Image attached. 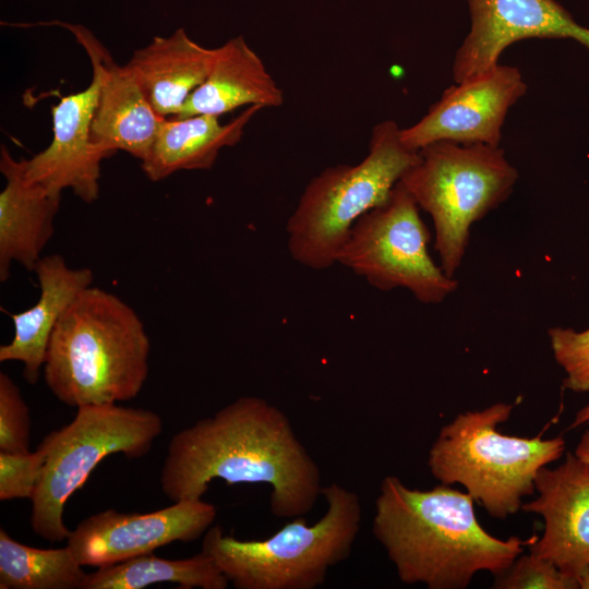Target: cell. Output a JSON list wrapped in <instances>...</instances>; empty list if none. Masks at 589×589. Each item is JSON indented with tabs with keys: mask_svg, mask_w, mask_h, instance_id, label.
<instances>
[{
	"mask_svg": "<svg viewBox=\"0 0 589 589\" xmlns=\"http://www.w3.org/2000/svg\"><path fill=\"white\" fill-rule=\"evenodd\" d=\"M574 453L581 460L589 462V429L582 433Z\"/></svg>",
	"mask_w": 589,
	"mask_h": 589,
	"instance_id": "27",
	"label": "cell"
},
{
	"mask_svg": "<svg viewBox=\"0 0 589 589\" xmlns=\"http://www.w3.org/2000/svg\"><path fill=\"white\" fill-rule=\"evenodd\" d=\"M31 416L15 382L0 373V452H28Z\"/></svg>",
	"mask_w": 589,
	"mask_h": 589,
	"instance_id": "25",
	"label": "cell"
},
{
	"mask_svg": "<svg viewBox=\"0 0 589 589\" xmlns=\"http://www.w3.org/2000/svg\"><path fill=\"white\" fill-rule=\"evenodd\" d=\"M34 272L39 298L29 309L12 314L14 335L0 347V361L24 364V377L29 384L38 381L53 329L74 299L92 286L91 268H73L60 254L43 256Z\"/></svg>",
	"mask_w": 589,
	"mask_h": 589,
	"instance_id": "16",
	"label": "cell"
},
{
	"mask_svg": "<svg viewBox=\"0 0 589 589\" xmlns=\"http://www.w3.org/2000/svg\"><path fill=\"white\" fill-rule=\"evenodd\" d=\"M527 92L519 69L497 64L446 88L417 123L400 129L412 151L437 141L498 146L509 108Z\"/></svg>",
	"mask_w": 589,
	"mask_h": 589,
	"instance_id": "11",
	"label": "cell"
},
{
	"mask_svg": "<svg viewBox=\"0 0 589 589\" xmlns=\"http://www.w3.org/2000/svg\"><path fill=\"white\" fill-rule=\"evenodd\" d=\"M496 589H579L578 581L533 553L520 554L502 574L495 576Z\"/></svg>",
	"mask_w": 589,
	"mask_h": 589,
	"instance_id": "24",
	"label": "cell"
},
{
	"mask_svg": "<svg viewBox=\"0 0 589 589\" xmlns=\"http://www.w3.org/2000/svg\"><path fill=\"white\" fill-rule=\"evenodd\" d=\"M263 109L249 106L227 123L218 116L194 115L163 118L147 156L141 161L151 181L181 170L211 169L225 147L236 145L248 123Z\"/></svg>",
	"mask_w": 589,
	"mask_h": 589,
	"instance_id": "20",
	"label": "cell"
},
{
	"mask_svg": "<svg viewBox=\"0 0 589 589\" xmlns=\"http://www.w3.org/2000/svg\"><path fill=\"white\" fill-rule=\"evenodd\" d=\"M156 584H176L187 589H226L229 580L203 551L180 560L148 553L97 568L86 575L82 589H142Z\"/></svg>",
	"mask_w": 589,
	"mask_h": 589,
	"instance_id": "21",
	"label": "cell"
},
{
	"mask_svg": "<svg viewBox=\"0 0 589 589\" xmlns=\"http://www.w3.org/2000/svg\"><path fill=\"white\" fill-rule=\"evenodd\" d=\"M149 350L137 313L116 294L91 286L53 329L43 368L45 383L70 407L127 401L147 380Z\"/></svg>",
	"mask_w": 589,
	"mask_h": 589,
	"instance_id": "3",
	"label": "cell"
},
{
	"mask_svg": "<svg viewBox=\"0 0 589 589\" xmlns=\"http://www.w3.org/2000/svg\"><path fill=\"white\" fill-rule=\"evenodd\" d=\"M86 575L68 545L28 546L0 529L1 589H82Z\"/></svg>",
	"mask_w": 589,
	"mask_h": 589,
	"instance_id": "22",
	"label": "cell"
},
{
	"mask_svg": "<svg viewBox=\"0 0 589 589\" xmlns=\"http://www.w3.org/2000/svg\"><path fill=\"white\" fill-rule=\"evenodd\" d=\"M284 100L283 89L262 59L243 36H237L216 48L209 74L173 117H220L244 106L279 107Z\"/></svg>",
	"mask_w": 589,
	"mask_h": 589,
	"instance_id": "19",
	"label": "cell"
},
{
	"mask_svg": "<svg viewBox=\"0 0 589 589\" xmlns=\"http://www.w3.org/2000/svg\"><path fill=\"white\" fill-rule=\"evenodd\" d=\"M589 423V404L582 407L575 416L570 428H578L582 424Z\"/></svg>",
	"mask_w": 589,
	"mask_h": 589,
	"instance_id": "28",
	"label": "cell"
},
{
	"mask_svg": "<svg viewBox=\"0 0 589 589\" xmlns=\"http://www.w3.org/2000/svg\"><path fill=\"white\" fill-rule=\"evenodd\" d=\"M579 589H589V567L578 579Z\"/></svg>",
	"mask_w": 589,
	"mask_h": 589,
	"instance_id": "29",
	"label": "cell"
},
{
	"mask_svg": "<svg viewBox=\"0 0 589 589\" xmlns=\"http://www.w3.org/2000/svg\"><path fill=\"white\" fill-rule=\"evenodd\" d=\"M0 170L5 187L0 193V280L10 276L13 262L33 271L50 241L61 196L26 180L22 159L1 145Z\"/></svg>",
	"mask_w": 589,
	"mask_h": 589,
	"instance_id": "17",
	"label": "cell"
},
{
	"mask_svg": "<svg viewBox=\"0 0 589 589\" xmlns=\"http://www.w3.org/2000/svg\"><path fill=\"white\" fill-rule=\"evenodd\" d=\"M514 405L496 402L459 413L444 425L429 450L428 466L443 484L459 483L488 514L515 515L522 497L536 492L539 470L565 453L562 436L543 440L503 434Z\"/></svg>",
	"mask_w": 589,
	"mask_h": 589,
	"instance_id": "5",
	"label": "cell"
},
{
	"mask_svg": "<svg viewBox=\"0 0 589 589\" xmlns=\"http://www.w3.org/2000/svg\"><path fill=\"white\" fill-rule=\"evenodd\" d=\"M399 180L435 229L434 248L443 272L454 278L471 226L501 205L518 180L517 169L498 146L433 142Z\"/></svg>",
	"mask_w": 589,
	"mask_h": 589,
	"instance_id": "7",
	"label": "cell"
},
{
	"mask_svg": "<svg viewBox=\"0 0 589 589\" xmlns=\"http://www.w3.org/2000/svg\"><path fill=\"white\" fill-rule=\"evenodd\" d=\"M473 498L440 484L411 489L395 476L382 480L372 533L398 578L429 589H464L478 572H505L532 539L493 537L478 521Z\"/></svg>",
	"mask_w": 589,
	"mask_h": 589,
	"instance_id": "2",
	"label": "cell"
},
{
	"mask_svg": "<svg viewBox=\"0 0 589 589\" xmlns=\"http://www.w3.org/2000/svg\"><path fill=\"white\" fill-rule=\"evenodd\" d=\"M215 55L216 48L201 46L179 28L136 49L125 65L154 111L169 118L180 112L189 96L205 81Z\"/></svg>",
	"mask_w": 589,
	"mask_h": 589,
	"instance_id": "18",
	"label": "cell"
},
{
	"mask_svg": "<svg viewBox=\"0 0 589 589\" xmlns=\"http://www.w3.org/2000/svg\"><path fill=\"white\" fill-rule=\"evenodd\" d=\"M215 505L182 500L151 513L107 509L83 519L67 539V545L84 566L105 567L153 553L173 542H192L213 526Z\"/></svg>",
	"mask_w": 589,
	"mask_h": 589,
	"instance_id": "10",
	"label": "cell"
},
{
	"mask_svg": "<svg viewBox=\"0 0 589 589\" xmlns=\"http://www.w3.org/2000/svg\"><path fill=\"white\" fill-rule=\"evenodd\" d=\"M551 349L557 364L565 372L563 387L574 393H589V328L548 329Z\"/></svg>",
	"mask_w": 589,
	"mask_h": 589,
	"instance_id": "23",
	"label": "cell"
},
{
	"mask_svg": "<svg viewBox=\"0 0 589 589\" xmlns=\"http://www.w3.org/2000/svg\"><path fill=\"white\" fill-rule=\"evenodd\" d=\"M536 492L520 508L544 520L543 534L533 538L530 552L578 581L589 567V462L567 452L557 467L539 470Z\"/></svg>",
	"mask_w": 589,
	"mask_h": 589,
	"instance_id": "14",
	"label": "cell"
},
{
	"mask_svg": "<svg viewBox=\"0 0 589 589\" xmlns=\"http://www.w3.org/2000/svg\"><path fill=\"white\" fill-rule=\"evenodd\" d=\"M45 452H0V500L28 498L35 494L44 465Z\"/></svg>",
	"mask_w": 589,
	"mask_h": 589,
	"instance_id": "26",
	"label": "cell"
},
{
	"mask_svg": "<svg viewBox=\"0 0 589 589\" xmlns=\"http://www.w3.org/2000/svg\"><path fill=\"white\" fill-rule=\"evenodd\" d=\"M83 48L93 68L89 85L51 107L52 141L31 159L22 158V166L26 180L49 193L61 196L70 189L83 202L93 203L99 196L101 161L110 155L92 142L101 71L95 52Z\"/></svg>",
	"mask_w": 589,
	"mask_h": 589,
	"instance_id": "12",
	"label": "cell"
},
{
	"mask_svg": "<svg viewBox=\"0 0 589 589\" xmlns=\"http://www.w3.org/2000/svg\"><path fill=\"white\" fill-rule=\"evenodd\" d=\"M67 27L82 47L99 61L101 80L92 123L94 145L109 155L123 151L141 161L147 156L160 120L132 72L117 65L108 50L84 26L53 22Z\"/></svg>",
	"mask_w": 589,
	"mask_h": 589,
	"instance_id": "15",
	"label": "cell"
},
{
	"mask_svg": "<svg viewBox=\"0 0 589 589\" xmlns=\"http://www.w3.org/2000/svg\"><path fill=\"white\" fill-rule=\"evenodd\" d=\"M470 31L455 53V83L498 64L512 44L528 38H572L589 49V29L555 0H467Z\"/></svg>",
	"mask_w": 589,
	"mask_h": 589,
	"instance_id": "13",
	"label": "cell"
},
{
	"mask_svg": "<svg viewBox=\"0 0 589 589\" xmlns=\"http://www.w3.org/2000/svg\"><path fill=\"white\" fill-rule=\"evenodd\" d=\"M216 479L268 484L277 518L305 516L323 488L287 414L257 396L237 398L169 441L159 482L171 502L202 498Z\"/></svg>",
	"mask_w": 589,
	"mask_h": 589,
	"instance_id": "1",
	"label": "cell"
},
{
	"mask_svg": "<svg viewBox=\"0 0 589 589\" xmlns=\"http://www.w3.org/2000/svg\"><path fill=\"white\" fill-rule=\"evenodd\" d=\"M74 419L47 434L38 447L45 452L43 473L31 500L33 532L50 542L67 541L70 530L63 513L68 500L83 486L91 472L107 456H145L164 429L152 410L91 405L76 408Z\"/></svg>",
	"mask_w": 589,
	"mask_h": 589,
	"instance_id": "8",
	"label": "cell"
},
{
	"mask_svg": "<svg viewBox=\"0 0 589 589\" xmlns=\"http://www.w3.org/2000/svg\"><path fill=\"white\" fill-rule=\"evenodd\" d=\"M321 495L326 510L313 525L299 516L263 540H239L215 525L202 551L237 589H315L351 554L362 518L353 491L333 482Z\"/></svg>",
	"mask_w": 589,
	"mask_h": 589,
	"instance_id": "4",
	"label": "cell"
},
{
	"mask_svg": "<svg viewBox=\"0 0 589 589\" xmlns=\"http://www.w3.org/2000/svg\"><path fill=\"white\" fill-rule=\"evenodd\" d=\"M413 197L398 181L388 200L361 216L341 248L337 264L378 290H408L424 304H438L458 283L430 255L431 233Z\"/></svg>",
	"mask_w": 589,
	"mask_h": 589,
	"instance_id": "9",
	"label": "cell"
},
{
	"mask_svg": "<svg viewBox=\"0 0 589 589\" xmlns=\"http://www.w3.org/2000/svg\"><path fill=\"white\" fill-rule=\"evenodd\" d=\"M419 157L402 144L395 121L374 125L361 161L327 167L305 185L286 226L292 260L314 271L337 264L357 220L388 200Z\"/></svg>",
	"mask_w": 589,
	"mask_h": 589,
	"instance_id": "6",
	"label": "cell"
}]
</instances>
